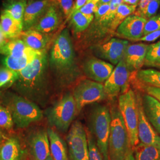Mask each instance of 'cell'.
Instances as JSON below:
<instances>
[{"mask_svg":"<svg viewBox=\"0 0 160 160\" xmlns=\"http://www.w3.org/2000/svg\"><path fill=\"white\" fill-rule=\"evenodd\" d=\"M48 66V55L44 50L32 63L18 72V78L14 84L20 96L38 105L44 106L47 103L50 95Z\"/></svg>","mask_w":160,"mask_h":160,"instance_id":"1","label":"cell"},{"mask_svg":"<svg viewBox=\"0 0 160 160\" xmlns=\"http://www.w3.org/2000/svg\"><path fill=\"white\" fill-rule=\"evenodd\" d=\"M48 62L58 88H68L78 80L80 71L68 29H63L53 40Z\"/></svg>","mask_w":160,"mask_h":160,"instance_id":"2","label":"cell"},{"mask_svg":"<svg viewBox=\"0 0 160 160\" xmlns=\"http://www.w3.org/2000/svg\"><path fill=\"white\" fill-rule=\"evenodd\" d=\"M111 123L109 138V160H124L133 151L128 132L118 107L110 109Z\"/></svg>","mask_w":160,"mask_h":160,"instance_id":"3","label":"cell"},{"mask_svg":"<svg viewBox=\"0 0 160 160\" xmlns=\"http://www.w3.org/2000/svg\"><path fill=\"white\" fill-rule=\"evenodd\" d=\"M110 123V112L107 106L97 104L92 108L88 116L87 129L94 138L104 160H109Z\"/></svg>","mask_w":160,"mask_h":160,"instance_id":"4","label":"cell"},{"mask_svg":"<svg viewBox=\"0 0 160 160\" xmlns=\"http://www.w3.org/2000/svg\"><path fill=\"white\" fill-rule=\"evenodd\" d=\"M7 108L11 113L14 124L19 129L26 128L43 118L38 104L20 95H10L7 101Z\"/></svg>","mask_w":160,"mask_h":160,"instance_id":"5","label":"cell"},{"mask_svg":"<svg viewBox=\"0 0 160 160\" xmlns=\"http://www.w3.org/2000/svg\"><path fill=\"white\" fill-rule=\"evenodd\" d=\"M49 125L60 132H66L77 114L76 104L72 94L65 93L51 107L45 111Z\"/></svg>","mask_w":160,"mask_h":160,"instance_id":"6","label":"cell"},{"mask_svg":"<svg viewBox=\"0 0 160 160\" xmlns=\"http://www.w3.org/2000/svg\"><path fill=\"white\" fill-rule=\"evenodd\" d=\"M118 109L128 132L132 148L139 143L138 137V108L137 97L132 89L120 94L118 99Z\"/></svg>","mask_w":160,"mask_h":160,"instance_id":"7","label":"cell"},{"mask_svg":"<svg viewBox=\"0 0 160 160\" xmlns=\"http://www.w3.org/2000/svg\"><path fill=\"white\" fill-rule=\"evenodd\" d=\"M72 94L76 104L77 114L87 105L108 98L103 84L90 79L80 80L75 84Z\"/></svg>","mask_w":160,"mask_h":160,"instance_id":"8","label":"cell"},{"mask_svg":"<svg viewBox=\"0 0 160 160\" xmlns=\"http://www.w3.org/2000/svg\"><path fill=\"white\" fill-rule=\"evenodd\" d=\"M71 160H89L86 129L78 120L71 124L67 136Z\"/></svg>","mask_w":160,"mask_h":160,"instance_id":"9","label":"cell"},{"mask_svg":"<svg viewBox=\"0 0 160 160\" xmlns=\"http://www.w3.org/2000/svg\"><path fill=\"white\" fill-rule=\"evenodd\" d=\"M131 74L133 73L129 71L123 59L116 65L108 79L104 82V87L108 98H114L129 90Z\"/></svg>","mask_w":160,"mask_h":160,"instance_id":"10","label":"cell"},{"mask_svg":"<svg viewBox=\"0 0 160 160\" xmlns=\"http://www.w3.org/2000/svg\"><path fill=\"white\" fill-rule=\"evenodd\" d=\"M129 42L120 38H112L92 46V51L98 58L116 65L124 57Z\"/></svg>","mask_w":160,"mask_h":160,"instance_id":"11","label":"cell"},{"mask_svg":"<svg viewBox=\"0 0 160 160\" xmlns=\"http://www.w3.org/2000/svg\"><path fill=\"white\" fill-rule=\"evenodd\" d=\"M81 68L88 79L103 83L108 79L114 66L101 59L92 57L86 58L84 61Z\"/></svg>","mask_w":160,"mask_h":160,"instance_id":"12","label":"cell"},{"mask_svg":"<svg viewBox=\"0 0 160 160\" xmlns=\"http://www.w3.org/2000/svg\"><path fill=\"white\" fill-rule=\"evenodd\" d=\"M27 142L33 160H45L51 154L47 129L39 128L30 132Z\"/></svg>","mask_w":160,"mask_h":160,"instance_id":"13","label":"cell"},{"mask_svg":"<svg viewBox=\"0 0 160 160\" xmlns=\"http://www.w3.org/2000/svg\"><path fill=\"white\" fill-rule=\"evenodd\" d=\"M137 97L138 108V137L139 143L145 145L154 146L160 148V135L155 131L144 114L141 97Z\"/></svg>","mask_w":160,"mask_h":160,"instance_id":"14","label":"cell"},{"mask_svg":"<svg viewBox=\"0 0 160 160\" xmlns=\"http://www.w3.org/2000/svg\"><path fill=\"white\" fill-rule=\"evenodd\" d=\"M147 20L143 17L131 15L118 27L114 34L120 39L137 42L143 36V28Z\"/></svg>","mask_w":160,"mask_h":160,"instance_id":"15","label":"cell"},{"mask_svg":"<svg viewBox=\"0 0 160 160\" xmlns=\"http://www.w3.org/2000/svg\"><path fill=\"white\" fill-rule=\"evenodd\" d=\"M63 14L52 2L45 12L30 29L47 34H51L59 28L63 21Z\"/></svg>","mask_w":160,"mask_h":160,"instance_id":"16","label":"cell"},{"mask_svg":"<svg viewBox=\"0 0 160 160\" xmlns=\"http://www.w3.org/2000/svg\"><path fill=\"white\" fill-rule=\"evenodd\" d=\"M27 151L19 138L3 136L0 140V160H24Z\"/></svg>","mask_w":160,"mask_h":160,"instance_id":"17","label":"cell"},{"mask_svg":"<svg viewBox=\"0 0 160 160\" xmlns=\"http://www.w3.org/2000/svg\"><path fill=\"white\" fill-rule=\"evenodd\" d=\"M148 45L143 43L129 44L123 59L132 73L140 70L144 65Z\"/></svg>","mask_w":160,"mask_h":160,"instance_id":"18","label":"cell"},{"mask_svg":"<svg viewBox=\"0 0 160 160\" xmlns=\"http://www.w3.org/2000/svg\"><path fill=\"white\" fill-rule=\"evenodd\" d=\"M51 3V0H28L23 17V31L31 29Z\"/></svg>","mask_w":160,"mask_h":160,"instance_id":"19","label":"cell"},{"mask_svg":"<svg viewBox=\"0 0 160 160\" xmlns=\"http://www.w3.org/2000/svg\"><path fill=\"white\" fill-rule=\"evenodd\" d=\"M143 112L155 131L160 135V102L148 94L141 97Z\"/></svg>","mask_w":160,"mask_h":160,"instance_id":"20","label":"cell"},{"mask_svg":"<svg viewBox=\"0 0 160 160\" xmlns=\"http://www.w3.org/2000/svg\"><path fill=\"white\" fill-rule=\"evenodd\" d=\"M51 34H47L36 30L30 29L23 31L18 38L21 39L29 48L42 51L46 50L51 40Z\"/></svg>","mask_w":160,"mask_h":160,"instance_id":"21","label":"cell"},{"mask_svg":"<svg viewBox=\"0 0 160 160\" xmlns=\"http://www.w3.org/2000/svg\"><path fill=\"white\" fill-rule=\"evenodd\" d=\"M50 145V153L54 160H69L67 145L57 132L52 128L47 129Z\"/></svg>","mask_w":160,"mask_h":160,"instance_id":"22","label":"cell"},{"mask_svg":"<svg viewBox=\"0 0 160 160\" xmlns=\"http://www.w3.org/2000/svg\"><path fill=\"white\" fill-rule=\"evenodd\" d=\"M0 24L3 33L9 40L18 38L23 31V23L16 21L4 10L1 14Z\"/></svg>","mask_w":160,"mask_h":160,"instance_id":"23","label":"cell"},{"mask_svg":"<svg viewBox=\"0 0 160 160\" xmlns=\"http://www.w3.org/2000/svg\"><path fill=\"white\" fill-rule=\"evenodd\" d=\"M32 50L33 49L29 48L21 39L16 38L8 40L6 45L0 49V54L18 58L22 57Z\"/></svg>","mask_w":160,"mask_h":160,"instance_id":"24","label":"cell"},{"mask_svg":"<svg viewBox=\"0 0 160 160\" xmlns=\"http://www.w3.org/2000/svg\"><path fill=\"white\" fill-rule=\"evenodd\" d=\"M40 52L32 50L22 57L18 58L6 56L2 60V62L7 68L18 72L32 63Z\"/></svg>","mask_w":160,"mask_h":160,"instance_id":"25","label":"cell"},{"mask_svg":"<svg viewBox=\"0 0 160 160\" xmlns=\"http://www.w3.org/2000/svg\"><path fill=\"white\" fill-rule=\"evenodd\" d=\"M94 20V15L87 16L80 11L73 12L69 18V26L73 33L78 34L85 32Z\"/></svg>","mask_w":160,"mask_h":160,"instance_id":"26","label":"cell"},{"mask_svg":"<svg viewBox=\"0 0 160 160\" xmlns=\"http://www.w3.org/2000/svg\"><path fill=\"white\" fill-rule=\"evenodd\" d=\"M28 0H4V11L8 12L16 21L23 23L24 13Z\"/></svg>","mask_w":160,"mask_h":160,"instance_id":"27","label":"cell"},{"mask_svg":"<svg viewBox=\"0 0 160 160\" xmlns=\"http://www.w3.org/2000/svg\"><path fill=\"white\" fill-rule=\"evenodd\" d=\"M138 81L147 87L160 88V71L154 69H140L135 72Z\"/></svg>","mask_w":160,"mask_h":160,"instance_id":"28","label":"cell"},{"mask_svg":"<svg viewBox=\"0 0 160 160\" xmlns=\"http://www.w3.org/2000/svg\"><path fill=\"white\" fill-rule=\"evenodd\" d=\"M135 160H160V148L139 143L134 148Z\"/></svg>","mask_w":160,"mask_h":160,"instance_id":"29","label":"cell"},{"mask_svg":"<svg viewBox=\"0 0 160 160\" xmlns=\"http://www.w3.org/2000/svg\"><path fill=\"white\" fill-rule=\"evenodd\" d=\"M137 6H129L124 3L119 6L110 26V33L114 34L118 27L126 18L133 14Z\"/></svg>","mask_w":160,"mask_h":160,"instance_id":"30","label":"cell"},{"mask_svg":"<svg viewBox=\"0 0 160 160\" xmlns=\"http://www.w3.org/2000/svg\"><path fill=\"white\" fill-rule=\"evenodd\" d=\"M147 67H160V40L148 45L144 65Z\"/></svg>","mask_w":160,"mask_h":160,"instance_id":"31","label":"cell"},{"mask_svg":"<svg viewBox=\"0 0 160 160\" xmlns=\"http://www.w3.org/2000/svg\"><path fill=\"white\" fill-rule=\"evenodd\" d=\"M18 78V72L7 67L0 68V88L7 84L12 85Z\"/></svg>","mask_w":160,"mask_h":160,"instance_id":"32","label":"cell"},{"mask_svg":"<svg viewBox=\"0 0 160 160\" xmlns=\"http://www.w3.org/2000/svg\"><path fill=\"white\" fill-rule=\"evenodd\" d=\"M86 133L88 146L89 160H104L102 155L97 147L94 138L88 129H86Z\"/></svg>","mask_w":160,"mask_h":160,"instance_id":"33","label":"cell"},{"mask_svg":"<svg viewBox=\"0 0 160 160\" xmlns=\"http://www.w3.org/2000/svg\"><path fill=\"white\" fill-rule=\"evenodd\" d=\"M12 114L7 108L0 106V129L9 130L14 126Z\"/></svg>","mask_w":160,"mask_h":160,"instance_id":"34","label":"cell"},{"mask_svg":"<svg viewBox=\"0 0 160 160\" xmlns=\"http://www.w3.org/2000/svg\"><path fill=\"white\" fill-rule=\"evenodd\" d=\"M62 12L63 17L68 20L74 7L73 0H51Z\"/></svg>","mask_w":160,"mask_h":160,"instance_id":"35","label":"cell"},{"mask_svg":"<svg viewBox=\"0 0 160 160\" xmlns=\"http://www.w3.org/2000/svg\"><path fill=\"white\" fill-rule=\"evenodd\" d=\"M160 29V14L148 19L143 28V36Z\"/></svg>","mask_w":160,"mask_h":160,"instance_id":"36","label":"cell"},{"mask_svg":"<svg viewBox=\"0 0 160 160\" xmlns=\"http://www.w3.org/2000/svg\"><path fill=\"white\" fill-rule=\"evenodd\" d=\"M160 6V0H151L143 12L142 17L148 20L156 15Z\"/></svg>","mask_w":160,"mask_h":160,"instance_id":"37","label":"cell"},{"mask_svg":"<svg viewBox=\"0 0 160 160\" xmlns=\"http://www.w3.org/2000/svg\"><path fill=\"white\" fill-rule=\"evenodd\" d=\"M98 8L97 2L94 1H90L84 6H82L78 11L87 16L94 15Z\"/></svg>","mask_w":160,"mask_h":160,"instance_id":"38","label":"cell"},{"mask_svg":"<svg viewBox=\"0 0 160 160\" xmlns=\"http://www.w3.org/2000/svg\"><path fill=\"white\" fill-rule=\"evenodd\" d=\"M160 37V29L152 32L150 33L146 34L141 38L137 42H152L158 39Z\"/></svg>","mask_w":160,"mask_h":160,"instance_id":"39","label":"cell"},{"mask_svg":"<svg viewBox=\"0 0 160 160\" xmlns=\"http://www.w3.org/2000/svg\"><path fill=\"white\" fill-rule=\"evenodd\" d=\"M151 1V0H140L133 14L135 16L142 17L145 9L147 8V6H148Z\"/></svg>","mask_w":160,"mask_h":160,"instance_id":"40","label":"cell"},{"mask_svg":"<svg viewBox=\"0 0 160 160\" xmlns=\"http://www.w3.org/2000/svg\"><path fill=\"white\" fill-rule=\"evenodd\" d=\"M110 9V4H105L98 6L97 11L94 14V18L98 19L105 16Z\"/></svg>","mask_w":160,"mask_h":160,"instance_id":"41","label":"cell"},{"mask_svg":"<svg viewBox=\"0 0 160 160\" xmlns=\"http://www.w3.org/2000/svg\"><path fill=\"white\" fill-rule=\"evenodd\" d=\"M145 91L149 95L155 97H160V88L152 87H146Z\"/></svg>","mask_w":160,"mask_h":160,"instance_id":"42","label":"cell"},{"mask_svg":"<svg viewBox=\"0 0 160 160\" xmlns=\"http://www.w3.org/2000/svg\"><path fill=\"white\" fill-rule=\"evenodd\" d=\"M90 1H91V0H76L75 2L74 3V7H73V8H72V11L71 12V14L73 12H75L79 10L82 6H84L86 3H87Z\"/></svg>","mask_w":160,"mask_h":160,"instance_id":"43","label":"cell"},{"mask_svg":"<svg viewBox=\"0 0 160 160\" xmlns=\"http://www.w3.org/2000/svg\"><path fill=\"white\" fill-rule=\"evenodd\" d=\"M9 39H8L5 36L4 33L2 32V30L1 29V26L0 24V49L2 48L3 46L6 45L8 42Z\"/></svg>","mask_w":160,"mask_h":160,"instance_id":"44","label":"cell"},{"mask_svg":"<svg viewBox=\"0 0 160 160\" xmlns=\"http://www.w3.org/2000/svg\"><path fill=\"white\" fill-rule=\"evenodd\" d=\"M140 0H123V3L129 6H134L137 7Z\"/></svg>","mask_w":160,"mask_h":160,"instance_id":"45","label":"cell"},{"mask_svg":"<svg viewBox=\"0 0 160 160\" xmlns=\"http://www.w3.org/2000/svg\"><path fill=\"white\" fill-rule=\"evenodd\" d=\"M124 160H135V157L133 154V151H131L129 154L128 155V156L125 158V159Z\"/></svg>","mask_w":160,"mask_h":160,"instance_id":"46","label":"cell"},{"mask_svg":"<svg viewBox=\"0 0 160 160\" xmlns=\"http://www.w3.org/2000/svg\"><path fill=\"white\" fill-rule=\"evenodd\" d=\"M112 0H99L97 2V6H99L105 4H110Z\"/></svg>","mask_w":160,"mask_h":160,"instance_id":"47","label":"cell"},{"mask_svg":"<svg viewBox=\"0 0 160 160\" xmlns=\"http://www.w3.org/2000/svg\"><path fill=\"white\" fill-rule=\"evenodd\" d=\"M45 160H54L53 159V158L52 157L51 155L50 154L48 157H47V158H46Z\"/></svg>","mask_w":160,"mask_h":160,"instance_id":"48","label":"cell"},{"mask_svg":"<svg viewBox=\"0 0 160 160\" xmlns=\"http://www.w3.org/2000/svg\"><path fill=\"white\" fill-rule=\"evenodd\" d=\"M3 135H2V132L0 131V140L2 139V138L3 137Z\"/></svg>","mask_w":160,"mask_h":160,"instance_id":"49","label":"cell"},{"mask_svg":"<svg viewBox=\"0 0 160 160\" xmlns=\"http://www.w3.org/2000/svg\"><path fill=\"white\" fill-rule=\"evenodd\" d=\"M156 98H157V99H158V100L160 102V97H156Z\"/></svg>","mask_w":160,"mask_h":160,"instance_id":"50","label":"cell"},{"mask_svg":"<svg viewBox=\"0 0 160 160\" xmlns=\"http://www.w3.org/2000/svg\"><path fill=\"white\" fill-rule=\"evenodd\" d=\"M92 1H96V2H98V1L99 0H92Z\"/></svg>","mask_w":160,"mask_h":160,"instance_id":"51","label":"cell"},{"mask_svg":"<svg viewBox=\"0 0 160 160\" xmlns=\"http://www.w3.org/2000/svg\"><path fill=\"white\" fill-rule=\"evenodd\" d=\"M69 160H70V159H69Z\"/></svg>","mask_w":160,"mask_h":160,"instance_id":"52","label":"cell"},{"mask_svg":"<svg viewBox=\"0 0 160 160\" xmlns=\"http://www.w3.org/2000/svg\"></svg>","mask_w":160,"mask_h":160,"instance_id":"53","label":"cell"}]
</instances>
